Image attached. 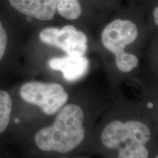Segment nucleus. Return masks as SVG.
Instances as JSON below:
<instances>
[{"label":"nucleus","mask_w":158,"mask_h":158,"mask_svg":"<svg viewBox=\"0 0 158 158\" xmlns=\"http://www.w3.org/2000/svg\"><path fill=\"white\" fill-rule=\"evenodd\" d=\"M89 79L77 86L53 122L35 133L34 141L40 150L66 155L92 146L99 120L114 92L89 85Z\"/></svg>","instance_id":"nucleus-1"},{"label":"nucleus","mask_w":158,"mask_h":158,"mask_svg":"<svg viewBox=\"0 0 158 158\" xmlns=\"http://www.w3.org/2000/svg\"><path fill=\"white\" fill-rule=\"evenodd\" d=\"M155 133L141 100L118 91L99 120L92 146L115 154L116 158H149Z\"/></svg>","instance_id":"nucleus-2"},{"label":"nucleus","mask_w":158,"mask_h":158,"mask_svg":"<svg viewBox=\"0 0 158 158\" xmlns=\"http://www.w3.org/2000/svg\"><path fill=\"white\" fill-rule=\"evenodd\" d=\"M136 24L127 19H115L102 29L100 41L102 47L113 55V68L106 76L108 86L116 92L123 84L138 78L139 57L127 51L138 40Z\"/></svg>","instance_id":"nucleus-3"},{"label":"nucleus","mask_w":158,"mask_h":158,"mask_svg":"<svg viewBox=\"0 0 158 158\" xmlns=\"http://www.w3.org/2000/svg\"><path fill=\"white\" fill-rule=\"evenodd\" d=\"M78 85L68 89L60 83L30 81L21 86L19 93L23 101L37 108L43 115L54 117Z\"/></svg>","instance_id":"nucleus-4"},{"label":"nucleus","mask_w":158,"mask_h":158,"mask_svg":"<svg viewBox=\"0 0 158 158\" xmlns=\"http://www.w3.org/2000/svg\"><path fill=\"white\" fill-rule=\"evenodd\" d=\"M39 38L44 44L70 56H86L89 48L87 35L73 25L47 27L40 31Z\"/></svg>","instance_id":"nucleus-5"},{"label":"nucleus","mask_w":158,"mask_h":158,"mask_svg":"<svg viewBox=\"0 0 158 158\" xmlns=\"http://www.w3.org/2000/svg\"><path fill=\"white\" fill-rule=\"evenodd\" d=\"M51 70L59 72L65 84L76 86L89 78L90 60L86 56H64L53 57L48 62Z\"/></svg>","instance_id":"nucleus-6"},{"label":"nucleus","mask_w":158,"mask_h":158,"mask_svg":"<svg viewBox=\"0 0 158 158\" xmlns=\"http://www.w3.org/2000/svg\"><path fill=\"white\" fill-rule=\"evenodd\" d=\"M12 7L23 15L40 21L54 19L56 0H9Z\"/></svg>","instance_id":"nucleus-7"},{"label":"nucleus","mask_w":158,"mask_h":158,"mask_svg":"<svg viewBox=\"0 0 158 158\" xmlns=\"http://www.w3.org/2000/svg\"><path fill=\"white\" fill-rule=\"evenodd\" d=\"M56 7L59 14L68 20L78 19L82 13L78 0H56Z\"/></svg>","instance_id":"nucleus-8"},{"label":"nucleus","mask_w":158,"mask_h":158,"mask_svg":"<svg viewBox=\"0 0 158 158\" xmlns=\"http://www.w3.org/2000/svg\"><path fill=\"white\" fill-rule=\"evenodd\" d=\"M12 110V100L10 94L0 90V133L5 131L8 126Z\"/></svg>","instance_id":"nucleus-9"},{"label":"nucleus","mask_w":158,"mask_h":158,"mask_svg":"<svg viewBox=\"0 0 158 158\" xmlns=\"http://www.w3.org/2000/svg\"><path fill=\"white\" fill-rule=\"evenodd\" d=\"M7 33H6L5 29H4L1 21H0V60L2 59L5 54L6 47H7Z\"/></svg>","instance_id":"nucleus-10"},{"label":"nucleus","mask_w":158,"mask_h":158,"mask_svg":"<svg viewBox=\"0 0 158 158\" xmlns=\"http://www.w3.org/2000/svg\"><path fill=\"white\" fill-rule=\"evenodd\" d=\"M153 16H154V21H155V23L158 27V6L157 7H156L155 9L154 10Z\"/></svg>","instance_id":"nucleus-11"},{"label":"nucleus","mask_w":158,"mask_h":158,"mask_svg":"<svg viewBox=\"0 0 158 158\" xmlns=\"http://www.w3.org/2000/svg\"><path fill=\"white\" fill-rule=\"evenodd\" d=\"M155 158H158V155H157V156H156V157H155Z\"/></svg>","instance_id":"nucleus-12"}]
</instances>
